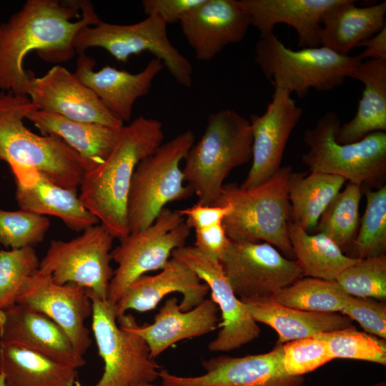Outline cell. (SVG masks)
Masks as SVG:
<instances>
[{
  "mask_svg": "<svg viewBox=\"0 0 386 386\" xmlns=\"http://www.w3.org/2000/svg\"><path fill=\"white\" fill-rule=\"evenodd\" d=\"M101 19L89 1L28 0L0 24V89L26 94L30 79L23 61L36 51L44 61L63 62L74 55L79 29Z\"/></svg>",
  "mask_w": 386,
  "mask_h": 386,
  "instance_id": "1",
  "label": "cell"
},
{
  "mask_svg": "<svg viewBox=\"0 0 386 386\" xmlns=\"http://www.w3.org/2000/svg\"><path fill=\"white\" fill-rule=\"evenodd\" d=\"M163 139L162 122L140 116L123 126L106 159L83 177L80 199L114 238L121 240L129 234L127 200L134 170Z\"/></svg>",
  "mask_w": 386,
  "mask_h": 386,
  "instance_id": "2",
  "label": "cell"
},
{
  "mask_svg": "<svg viewBox=\"0 0 386 386\" xmlns=\"http://www.w3.org/2000/svg\"><path fill=\"white\" fill-rule=\"evenodd\" d=\"M37 108L26 94L0 91V160L11 171L29 168L54 183L77 190L85 173L96 167L55 136L38 135L24 124Z\"/></svg>",
  "mask_w": 386,
  "mask_h": 386,
  "instance_id": "3",
  "label": "cell"
},
{
  "mask_svg": "<svg viewBox=\"0 0 386 386\" xmlns=\"http://www.w3.org/2000/svg\"><path fill=\"white\" fill-rule=\"evenodd\" d=\"M292 172L290 166L281 167L268 180L252 189L235 183L224 184L213 205L232 207L222 222L230 240L267 242L295 260L288 234L291 222L288 180Z\"/></svg>",
  "mask_w": 386,
  "mask_h": 386,
  "instance_id": "4",
  "label": "cell"
},
{
  "mask_svg": "<svg viewBox=\"0 0 386 386\" xmlns=\"http://www.w3.org/2000/svg\"><path fill=\"white\" fill-rule=\"evenodd\" d=\"M252 149L249 119L229 109L212 113L204 133L184 159V181L198 202L214 204L224 179L234 169L252 159Z\"/></svg>",
  "mask_w": 386,
  "mask_h": 386,
  "instance_id": "5",
  "label": "cell"
},
{
  "mask_svg": "<svg viewBox=\"0 0 386 386\" xmlns=\"http://www.w3.org/2000/svg\"><path fill=\"white\" fill-rule=\"evenodd\" d=\"M337 114L325 112L303 135L308 149L302 156L310 172L344 178L361 187H381L386 177V132L371 133L362 139L340 144Z\"/></svg>",
  "mask_w": 386,
  "mask_h": 386,
  "instance_id": "6",
  "label": "cell"
},
{
  "mask_svg": "<svg viewBox=\"0 0 386 386\" xmlns=\"http://www.w3.org/2000/svg\"><path fill=\"white\" fill-rule=\"evenodd\" d=\"M254 61L273 86L295 92L300 98L310 89L331 91L341 86L362 61L325 46L287 48L275 35L259 38Z\"/></svg>",
  "mask_w": 386,
  "mask_h": 386,
  "instance_id": "7",
  "label": "cell"
},
{
  "mask_svg": "<svg viewBox=\"0 0 386 386\" xmlns=\"http://www.w3.org/2000/svg\"><path fill=\"white\" fill-rule=\"evenodd\" d=\"M191 130L179 134L137 164L132 179L127 200L129 233L149 227L169 202L189 198L193 193L184 184L180 169L194 144Z\"/></svg>",
  "mask_w": 386,
  "mask_h": 386,
  "instance_id": "8",
  "label": "cell"
},
{
  "mask_svg": "<svg viewBox=\"0 0 386 386\" xmlns=\"http://www.w3.org/2000/svg\"><path fill=\"white\" fill-rule=\"evenodd\" d=\"M92 302L91 330L104 372L93 386H134L153 382L162 367L150 357L144 340L117 323L116 304L86 290Z\"/></svg>",
  "mask_w": 386,
  "mask_h": 386,
  "instance_id": "9",
  "label": "cell"
},
{
  "mask_svg": "<svg viewBox=\"0 0 386 386\" xmlns=\"http://www.w3.org/2000/svg\"><path fill=\"white\" fill-rule=\"evenodd\" d=\"M167 24L150 15L132 24H109L100 20L96 25L82 27L76 34L73 46L77 54L91 47L107 50L117 61L125 62L129 56L149 51L160 59L179 84H192V66L170 42Z\"/></svg>",
  "mask_w": 386,
  "mask_h": 386,
  "instance_id": "10",
  "label": "cell"
},
{
  "mask_svg": "<svg viewBox=\"0 0 386 386\" xmlns=\"http://www.w3.org/2000/svg\"><path fill=\"white\" fill-rule=\"evenodd\" d=\"M191 228L178 210L164 207L148 227L129 233L112 250L117 264L107 300L116 304L129 285L142 275L161 270L175 249L185 245Z\"/></svg>",
  "mask_w": 386,
  "mask_h": 386,
  "instance_id": "11",
  "label": "cell"
},
{
  "mask_svg": "<svg viewBox=\"0 0 386 386\" xmlns=\"http://www.w3.org/2000/svg\"><path fill=\"white\" fill-rule=\"evenodd\" d=\"M114 239L105 227L96 224L69 241L52 240L39 271L50 274L57 284L73 283L106 300L114 275Z\"/></svg>",
  "mask_w": 386,
  "mask_h": 386,
  "instance_id": "12",
  "label": "cell"
},
{
  "mask_svg": "<svg viewBox=\"0 0 386 386\" xmlns=\"http://www.w3.org/2000/svg\"><path fill=\"white\" fill-rule=\"evenodd\" d=\"M220 262L239 299L270 297L303 277L296 260L264 242L230 240Z\"/></svg>",
  "mask_w": 386,
  "mask_h": 386,
  "instance_id": "13",
  "label": "cell"
},
{
  "mask_svg": "<svg viewBox=\"0 0 386 386\" xmlns=\"http://www.w3.org/2000/svg\"><path fill=\"white\" fill-rule=\"evenodd\" d=\"M189 266L209 287L212 300L222 314L221 330L208 345L212 352H228L238 349L259 337L261 329L247 306L234 294L221 262L194 246H183L172 252Z\"/></svg>",
  "mask_w": 386,
  "mask_h": 386,
  "instance_id": "14",
  "label": "cell"
},
{
  "mask_svg": "<svg viewBox=\"0 0 386 386\" xmlns=\"http://www.w3.org/2000/svg\"><path fill=\"white\" fill-rule=\"evenodd\" d=\"M282 345L244 357L219 355L204 360L205 373L184 377L160 370L162 386H305L304 376L290 375L283 365Z\"/></svg>",
  "mask_w": 386,
  "mask_h": 386,
  "instance_id": "15",
  "label": "cell"
},
{
  "mask_svg": "<svg viewBox=\"0 0 386 386\" xmlns=\"http://www.w3.org/2000/svg\"><path fill=\"white\" fill-rule=\"evenodd\" d=\"M271 102L262 115L252 114L249 122L252 134V166L240 185L256 187L272 177L281 167L289 137L303 114L291 93L274 86Z\"/></svg>",
  "mask_w": 386,
  "mask_h": 386,
  "instance_id": "16",
  "label": "cell"
},
{
  "mask_svg": "<svg viewBox=\"0 0 386 386\" xmlns=\"http://www.w3.org/2000/svg\"><path fill=\"white\" fill-rule=\"evenodd\" d=\"M16 303L44 314L69 336L84 356L92 341L85 321L92 315V302L85 288L73 284H57L50 274L39 270L24 282Z\"/></svg>",
  "mask_w": 386,
  "mask_h": 386,
  "instance_id": "17",
  "label": "cell"
},
{
  "mask_svg": "<svg viewBox=\"0 0 386 386\" xmlns=\"http://www.w3.org/2000/svg\"><path fill=\"white\" fill-rule=\"evenodd\" d=\"M26 95L38 110L66 118L122 129L124 122L111 113L74 73L54 66L44 75L31 76Z\"/></svg>",
  "mask_w": 386,
  "mask_h": 386,
  "instance_id": "18",
  "label": "cell"
},
{
  "mask_svg": "<svg viewBox=\"0 0 386 386\" xmlns=\"http://www.w3.org/2000/svg\"><path fill=\"white\" fill-rule=\"evenodd\" d=\"M197 59L212 60L226 46L243 40L251 26L242 0H203L179 21Z\"/></svg>",
  "mask_w": 386,
  "mask_h": 386,
  "instance_id": "19",
  "label": "cell"
},
{
  "mask_svg": "<svg viewBox=\"0 0 386 386\" xmlns=\"http://www.w3.org/2000/svg\"><path fill=\"white\" fill-rule=\"evenodd\" d=\"M0 342L32 350L76 369L86 365L84 357L56 323L22 303L0 312Z\"/></svg>",
  "mask_w": 386,
  "mask_h": 386,
  "instance_id": "20",
  "label": "cell"
},
{
  "mask_svg": "<svg viewBox=\"0 0 386 386\" xmlns=\"http://www.w3.org/2000/svg\"><path fill=\"white\" fill-rule=\"evenodd\" d=\"M219 307L212 300H204L193 309L183 312L176 297L168 299L154 317V322L139 325L126 313L117 323L141 336L153 359L180 340L201 337L219 327Z\"/></svg>",
  "mask_w": 386,
  "mask_h": 386,
  "instance_id": "21",
  "label": "cell"
},
{
  "mask_svg": "<svg viewBox=\"0 0 386 386\" xmlns=\"http://www.w3.org/2000/svg\"><path fill=\"white\" fill-rule=\"evenodd\" d=\"M94 65L93 58L85 53L79 54L74 74L96 95L111 113L123 122L130 120L135 102L148 94L154 79L164 66L162 61L156 57L137 74L109 65L95 71L93 69Z\"/></svg>",
  "mask_w": 386,
  "mask_h": 386,
  "instance_id": "22",
  "label": "cell"
},
{
  "mask_svg": "<svg viewBox=\"0 0 386 386\" xmlns=\"http://www.w3.org/2000/svg\"><path fill=\"white\" fill-rule=\"evenodd\" d=\"M209 290L208 286L189 266L172 257L158 274L142 275L129 285L116 303L117 317L129 310H154L164 297L172 292L182 295L179 308L183 312L188 311L201 304Z\"/></svg>",
  "mask_w": 386,
  "mask_h": 386,
  "instance_id": "23",
  "label": "cell"
},
{
  "mask_svg": "<svg viewBox=\"0 0 386 386\" xmlns=\"http://www.w3.org/2000/svg\"><path fill=\"white\" fill-rule=\"evenodd\" d=\"M12 172L16 186V200L20 209L56 217L76 232H83L99 222L84 206L77 190L61 187L33 169L21 168Z\"/></svg>",
  "mask_w": 386,
  "mask_h": 386,
  "instance_id": "24",
  "label": "cell"
},
{
  "mask_svg": "<svg viewBox=\"0 0 386 386\" xmlns=\"http://www.w3.org/2000/svg\"><path fill=\"white\" fill-rule=\"evenodd\" d=\"M339 0H242L251 26L260 38L273 34L278 24L294 28L300 48L320 46V34L325 12Z\"/></svg>",
  "mask_w": 386,
  "mask_h": 386,
  "instance_id": "25",
  "label": "cell"
},
{
  "mask_svg": "<svg viewBox=\"0 0 386 386\" xmlns=\"http://www.w3.org/2000/svg\"><path fill=\"white\" fill-rule=\"evenodd\" d=\"M257 322L278 334L277 345L350 327L352 320L339 312H308L284 306L271 297L240 299Z\"/></svg>",
  "mask_w": 386,
  "mask_h": 386,
  "instance_id": "26",
  "label": "cell"
},
{
  "mask_svg": "<svg viewBox=\"0 0 386 386\" xmlns=\"http://www.w3.org/2000/svg\"><path fill=\"white\" fill-rule=\"evenodd\" d=\"M386 1L358 6L353 0H339L322 18L320 46L342 55L385 26Z\"/></svg>",
  "mask_w": 386,
  "mask_h": 386,
  "instance_id": "27",
  "label": "cell"
},
{
  "mask_svg": "<svg viewBox=\"0 0 386 386\" xmlns=\"http://www.w3.org/2000/svg\"><path fill=\"white\" fill-rule=\"evenodd\" d=\"M350 78L361 81L364 89L356 114L338 130L336 141L340 144L355 142L371 133L386 131V61L364 60Z\"/></svg>",
  "mask_w": 386,
  "mask_h": 386,
  "instance_id": "28",
  "label": "cell"
},
{
  "mask_svg": "<svg viewBox=\"0 0 386 386\" xmlns=\"http://www.w3.org/2000/svg\"><path fill=\"white\" fill-rule=\"evenodd\" d=\"M26 119L34 124L41 135L60 138L96 166L102 163L112 152L122 129L76 121L38 109L29 112Z\"/></svg>",
  "mask_w": 386,
  "mask_h": 386,
  "instance_id": "29",
  "label": "cell"
},
{
  "mask_svg": "<svg viewBox=\"0 0 386 386\" xmlns=\"http://www.w3.org/2000/svg\"><path fill=\"white\" fill-rule=\"evenodd\" d=\"M5 386H75L77 369L32 350L0 342Z\"/></svg>",
  "mask_w": 386,
  "mask_h": 386,
  "instance_id": "30",
  "label": "cell"
},
{
  "mask_svg": "<svg viewBox=\"0 0 386 386\" xmlns=\"http://www.w3.org/2000/svg\"><path fill=\"white\" fill-rule=\"evenodd\" d=\"M345 179L339 176L310 172H292L288 180L291 222L308 232L340 193Z\"/></svg>",
  "mask_w": 386,
  "mask_h": 386,
  "instance_id": "31",
  "label": "cell"
},
{
  "mask_svg": "<svg viewBox=\"0 0 386 386\" xmlns=\"http://www.w3.org/2000/svg\"><path fill=\"white\" fill-rule=\"evenodd\" d=\"M288 234L295 260L303 277L335 281L343 270L360 260L345 254L325 234H310L292 222Z\"/></svg>",
  "mask_w": 386,
  "mask_h": 386,
  "instance_id": "32",
  "label": "cell"
},
{
  "mask_svg": "<svg viewBox=\"0 0 386 386\" xmlns=\"http://www.w3.org/2000/svg\"><path fill=\"white\" fill-rule=\"evenodd\" d=\"M348 295L336 281L302 277L270 297L300 310L340 313Z\"/></svg>",
  "mask_w": 386,
  "mask_h": 386,
  "instance_id": "33",
  "label": "cell"
},
{
  "mask_svg": "<svg viewBox=\"0 0 386 386\" xmlns=\"http://www.w3.org/2000/svg\"><path fill=\"white\" fill-rule=\"evenodd\" d=\"M362 187L348 182L320 217L316 231L332 239L342 251L348 253L360 225Z\"/></svg>",
  "mask_w": 386,
  "mask_h": 386,
  "instance_id": "34",
  "label": "cell"
},
{
  "mask_svg": "<svg viewBox=\"0 0 386 386\" xmlns=\"http://www.w3.org/2000/svg\"><path fill=\"white\" fill-rule=\"evenodd\" d=\"M366 207L347 256L363 259L386 251V186L365 192Z\"/></svg>",
  "mask_w": 386,
  "mask_h": 386,
  "instance_id": "35",
  "label": "cell"
},
{
  "mask_svg": "<svg viewBox=\"0 0 386 386\" xmlns=\"http://www.w3.org/2000/svg\"><path fill=\"white\" fill-rule=\"evenodd\" d=\"M328 345L333 360L336 358L368 361L386 365V340L355 326L319 334Z\"/></svg>",
  "mask_w": 386,
  "mask_h": 386,
  "instance_id": "36",
  "label": "cell"
},
{
  "mask_svg": "<svg viewBox=\"0 0 386 386\" xmlns=\"http://www.w3.org/2000/svg\"><path fill=\"white\" fill-rule=\"evenodd\" d=\"M39 265L34 247L0 250V312L16 303L24 282Z\"/></svg>",
  "mask_w": 386,
  "mask_h": 386,
  "instance_id": "37",
  "label": "cell"
},
{
  "mask_svg": "<svg viewBox=\"0 0 386 386\" xmlns=\"http://www.w3.org/2000/svg\"><path fill=\"white\" fill-rule=\"evenodd\" d=\"M347 295L357 297L386 299V256L368 257L348 267L337 277Z\"/></svg>",
  "mask_w": 386,
  "mask_h": 386,
  "instance_id": "38",
  "label": "cell"
},
{
  "mask_svg": "<svg viewBox=\"0 0 386 386\" xmlns=\"http://www.w3.org/2000/svg\"><path fill=\"white\" fill-rule=\"evenodd\" d=\"M49 227L45 216L0 209V243L6 247H34L44 240Z\"/></svg>",
  "mask_w": 386,
  "mask_h": 386,
  "instance_id": "39",
  "label": "cell"
},
{
  "mask_svg": "<svg viewBox=\"0 0 386 386\" xmlns=\"http://www.w3.org/2000/svg\"><path fill=\"white\" fill-rule=\"evenodd\" d=\"M283 365L290 375L311 372L333 360L327 342L319 334L282 344Z\"/></svg>",
  "mask_w": 386,
  "mask_h": 386,
  "instance_id": "40",
  "label": "cell"
},
{
  "mask_svg": "<svg viewBox=\"0 0 386 386\" xmlns=\"http://www.w3.org/2000/svg\"><path fill=\"white\" fill-rule=\"evenodd\" d=\"M340 313L356 321L365 332L386 339L385 302L348 295Z\"/></svg>",
  "mask_w": 386,
  "mask_h": 386,
  "instance_id": "41",
  "label": "cell"
},
{
  "mask_svg": "<svg viewBox=\"0 0 386 386\" xmlns=\"http://www.w3.org/2000/svg\"><path fill=\"white\" fill-rule=\"evenodd\" d=\"M232 210L229 204L207 205L197 202L196 204L178 212L184 217L186 224L194 230L222 224L224 219Z\"/></svg>",
  "mask_w": 386,
  "mask_h": 386,
  "instance_id": "42",
  "label": "cell"
},
{
  "mask_svg": "<svg viewBox=\"0 0 386 386\" xmlns=\"http://www.w3.org/2000/svg\"><path fill=\"white\" fill-rule=\"evenodd\" d=\"M203 0H143L142 5L147 16L160 17L167 24L179 22L189 11Z\"/></svg>",
  "mask_w": 386,
  "mask_h": 386,
  "instance_id": "43",
  "label": "cell"
},
{
  "mask_svg": "<svg viewBox=\"0 0 386 386\" xmlns=\"http://www.w3.org/2000/svg\"><path fill=\"white\" fill-rule=\"evenodd\" d=\"M194 246L209 257L221 262L230 244V239L222 224L194 230Z\"/></svg>",
  "mask_w": 386,
  "mask_h": 386,
  "instance_id": "44",
  "label": "cell"
},
{
  "mask_svg": "<svg viewBox=\"0 0 386 386\" xmlns=\"http://www.w3.org/2000/svg\"><path fill=\"white\" fill-rule=\"evenodd\" d=\"M358 46L365 49L359 55L360 61L365 59L386 61V26L370 38L361 42Z\"/></svg>",
  "mask_w": 386,
  "mask_h": 386,
  "instance_id": "45",
  "label": "cell"
},
{
  "mask_svg": "<svg viewBox=\"0 0 386 386\" xmlns=\"http://www.w3.org/2000/svg\"><path fill=\"white\" fill-rule=\"evenodd\" d=\"M134 386H158L153 382H143L138 385H136Z\"/></svg>",
  "mask_w": 386,
  "mask_h": 386,
  "instance_id": "46",
  "label": "cell"
},
{
  "mask_svg": "<svg viewBox=\"0 0 386 386\" xmlns=\"http://www.w3.org/2000/svg\"><path fill=\"white\" fill-rule=\"evenodd\" d=\"M368 386H386V382L385 381H380Z\"/></svg>",
  "mask_w": 386,
  "mask_h": 386,
  "instance_id": "47",
  "label": "cell"
},
{
  "mask_svg": "<svg viewBox=\"0 0 386 386\" xmlns=\"http://www.w3.org/2000/svg\"><path fill=\"white\" fill-rule=\"evenodd\" d=\"M0 386H5L4 377L2 375L0 374Z\"/></svg>",
  "mask_w": 386,
  "mask_h": 386,
  "instance_id": "48",
  "label": "cell"
}]
</instances>
